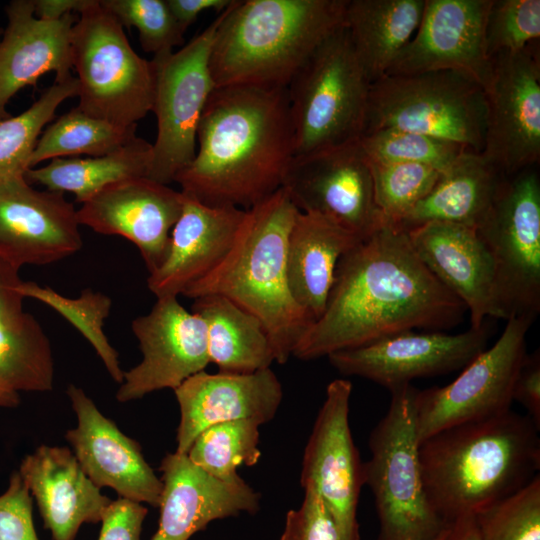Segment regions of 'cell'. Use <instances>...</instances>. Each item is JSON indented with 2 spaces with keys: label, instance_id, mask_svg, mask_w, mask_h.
Here are the masks:
<instances>
[{
  "label": "cell",
  "instance_id": "1",
  "mask_svg": "<svg viewBox=\"0 0 540 540\" xmlns=\"http://www.w3.org/2000/svg\"><path fill=\"white\" fill-rule=\"evenodd\" d=\"M466 311L419 259L407 232L385 224L340 258L325 308L292 357L314 360L405 331L451 329Z\"/></svg>",
  "mask_w": 540,
  "mask_h": 540
},
{
  "label": "cell",
  "instance_id": "2",
  "mask_svg": "<svg viewBox=\"0 0 540 540\" xmlns=\"http://www.w3.org/2000/svg\"><path fill=\"white\" fill-rule=\"evenodd\" d=\"M196 141L174 181L180 191L209 206L252 208L282 187L295 155L287 88H215Z\"/></svg>",
  "mask_w": 540,
  "mask_h": 540
},
{
  "label": "cell",
  "instance_id": "3",
  "mask_svg": "<svg viewBox=\"0 0 540 540\" xmlns=\"http://www.w3.org/2000/svg\"><path fill=\"white\" fill-rule=\"evenodd\" d=\"M540 427L526 414L443 429L419 444L424 491L447 524L525 487L540 469Z\"/></svg>",
  "mask_w": 540,
  "mask_h": 540
},
{
  "label": "cell",
  "instance_id": "4",
  "mask_svg": "<svg viewBox=\"0 0 540 540\" xmlns=\"http://www.w3.org/2000/svg\"><path fill=\"white\" fill-rule=\"evenodd\" d=\"M297 212L282 187L246 210L225 258L182 294L192 299L219 295L256 316L279 364L292 357L314 322L296 303L288 283L287 242Z\"/></svg>",
  "mask_w": 540,
  "mask_h": 540
},
{
  "label": "cell",
  "instance_id": "5",
  "mask_svg": "<svg viewBox=\"0 0 540 540\" xmlns=\"http://www.w3.org/2000/svg\"><path fill=\"white\" fill-rule=\"evenodd\" d=\"M347 0H233L209 60L215 88H287L315 49L345 26Z\"/></svg>",
  "mask_w": 540,
  "mask_h": 540
},
{
  "label": "cell",
  "instance_id": "6",
  "mask_svg": "<svg viewBox=\"0 0 540 540\" xmlns=\"http://www.w3.org/2000/svg\"><path fill=\"white\" fill-rule=\"evenodd\" d=\"M411 384L395 387L385 416L369 436L371 457L363 462L380 523L378 540H434L449 525L426 497L419 459L416 399Z\"/></svg>",
  "mask_w": 540,
  "mask_h": 540
},
{
  "label": "cell",
  "instance_id": "7",
  "mask_svg": "<svg viewBox=\"0 0 540 540\" xmlns=\"http://www.w3.org/2000/svg\"><path fill=\"white\" fill-rule=\"evenodd\" d=\"M369 82L346 26L329 35L287 86L294 157L358 141Z\"/></svg>",
  "mask_w": 540,
  "mask_h": 540
},
{
  "label": "cell",
  "instance_id": "8",
  "mask_svg": "<svg viewBox=\"0 0 540 540\" xmlns=\"http://www.w3.org/2000/svg\"><path fill=\"white\" fill-rule=\"evenodd\" d=\"M485 127L484 89L461 73L385 75L370 85L363 135L410 131L481 154Z\"/></svg>",
  "mask_w": 540,
  "mask_h": 540
},
{
  "label": "cell",
  "instance_id": "9",
  "mask_svg": "<svg viewBox=\"0 0 540 540\" xmlns=\"http://www.w3.org/2000/svg\"><path fill=\"white\" fill-rule=\"evenodd\" d=\"M123 28L100 0H94L72 28V68L81 111L132 126L152 111L155 77L152 61L133 50Z\"/></svg>",
  "mask_w": 540,
  "mask_h": 540
},
{
  "label": "cell",
  "instance_id": "10",
  "mask_svg": "<svg viewBox=\"0 0 540 540\" xmlns=\"http://www.w3.org/2000/svg\"><path fill=\"white\" fill-rule=\"evenodd\" d=\"M493 260L497 318L540 312V180L534 167L507 177L475 227Z\"/></svg>",
  "mask_w": 540,
  "mask_h": 540
},
{
  "label": "cell",
  "instance_id": "11",
  "mask_svg": "<svg viewBox=\"0 0 540 540\" xmlns=\"http://www.w3.org/2000/svg\"><path fill=\"white\" fill-rule=\"evenodd\" d=\"M223 12L177 52L151 60L157 135L147 178L153 181L174 182L195 157L199 121L215 89L209 60Z\"/></svg>",
  "mask_w": 540,
  "mask_h": 540
},
{
  "label": "cell",
  "instance_id": "12",
  "mask_svg": "<svg viewBox=\"0 0 540 540\" xmlns=\"http://www.w3.org/2000/svg\"><path fill=\"white\" fill-rule=\"evenodd\" d=\"M532 323L522 317L507 320L496 342L466 365L455 380L418 390L420 443L443 429L512 410L514 383L527 354L526 336Z\"/></svg>",
  "mask_w": 540,
  "mask_h": 540
},
{
  "label": "cell",
  "instance_id": "13",
  "mask_svg": "<svg viewBox=\"0 0 540 540\" xmlns=\"http://www.w3.org/2000/svg\"><path fill=\"white\" fill-rule=\"evenodd\" d=\"M486 127L481 155L510 177L540 159V57L538 42L492 57L484 89Z\"/></svg>",
  "mask_w": 540,
  "mask_h": 540
},
{
  "label": "cell",
  "instance_id": "14",
  "mask_svg": "<svg viewBox=\"0 0 540 540\" xmlns=\"http://www.w3.org/2000/svg\"><path fill=\"white\" fill-rule=\"evenodd\" d=\"M282 188L300 212L327 218L360 238L385 225L359 140L294 157Z\"/></svg>",
  "mask_w": 540,
  "mask_h": 540
},
{
  "label": "cell",
  "instance_id": "15",
  "mask_svg": "<svg viewBox=\"0 0 540 540\" xmlns=\"http://www.w3.org/2000/svg\"><path fill=\"white\" fill-rule=\"evenodd\" d=\"M351 393L349 380L335 379L328 384L303 453L300 474L302 488L321 498L341 540H360L356 513L364 485L363 462L349 425Z\"/></svg>",
  "mask_w": 540,
  "mask_h": 540
},
{
  "label": "cell",
  "instance_id": "16",
  "mask_svg": "<svg viewBox=\"0 0 540 540\" xmlns=\"http://www.w3.org/2000/svg\"><path fill=\"white\" fill-rule=\"evenodd\" d=\"M489 336L485 324L458 334L410 330L332 353L328 359L343 375L362 377L391 390L413 379L463 369L487 348Z\"/></svg>",
  "mask_w": 540,
  "mask_h": 540
},
{
  "label": "cell",
  "instance_id": "17",
  "mask_svg": "<svg viewBox=\"0 0 540 540\" xmlns=\"http://www.w3.org/2000/svg\"><path fill=\"white\" fill-rule=\"evenodd\" d=\"M131 328L143 357L124 372L116 392L119 402L140 399L161 389L175 390L210 363L205 323L177 297L157 298L150 312L135 318Z\"/></svg>",
  "mask_w": 540,
  "mask_h": 540
},
{
  "label": "cell",
  "instance_id": "18",
  "mask_svg": "<svg viewBox=\"0 0 540 540\" xmlns=\"http://www.w3.org/2000/svg\"><path fill=\"white\" fill-rule=\"evenodd\" d=\"M492 0H425L419 26L385 75L461 73L485 89L492 58L485 26ZM384 75V76H385Z\"/></svg>",
  "mask_w": 540,
  "mask_h": 540
},
{
  "label": "cell",
  "instance_id": "19",
  "mask_svg": "<svg viewBox=\"0 0 540 540\" xmlns=\"http://www.w3.org/2000/svg\"><path fill=\"white\" fill-rule=\"evenodd\" d=\"M182 206L181 191L147 177H136L108 185L82 203L76 215L80 225L132 242L151 273L166 256Z\"/></svg>",
  "mask_w": 540,
  "mask_h": 540
},
{
  "label": "cell",
  "instance_id": "20",
  "mask_svg": "<svg viewBox=\"0 0 540 540\" xmlns=\"http://www.w3.org/2000/svg\"><path fill=\"white\" fill-rule=\"evenodd\" d=\"M79 225L64 193L37 190L25 177L0 185V257L18 269L78 252Z\"/></svg>",
  "mask_w": 540,
  "mask_h": 540
},
{
  "label": "cell",
  "instance_id": "21",
  "mask_svg": "<svg viewBox=\"0 0 540 540\" xmlns=\"http://www.w3.org/2000/svg\"><path fill=\"white\" fill-rule=\"evenodd\" d=\"M67 395L77 426L67 430L66 440L89 479L109 487L121 498L158 507L162 481L145 460L141 446L105 417L83 389L74 384Z\"/></svg>",
  "mask_w": 540,
  "mask_h": 540
},
{
  "label": "cell",
  "instance_id": "22",
  "mask_svg": "<svg viewBox=\"0 0 540 540\" xmlns=\"http://www.w3.org/2000/svg\"><path fill=\"white\" fill-rule=\"evenodd\" d=\"M174 393L180 410L175 451L179 454H187L195 438L212 425L238 420L268 423L283 398L282 385L271 368L249 374L201 371Z\"/></svg>",
  "mask_w": 540,
  "mask_h": 540
},
{
  "label": "cell",
  "instance_id": "23",
  "mask_svg": "<svg viewBox=\"0 0 540 540\" xmlns=\"http://www.w3.org/2000/svg\"><path fill=\"white\" fill-rule=\"evenodd\" d=\"M406 232L422 263L465 305L470 327L497 318L493 260L474 227L430 222Z\"/></svg>",
  "mask_w": 540,
  "mask_h": 540
},
{
  "label": "cell",
  "instance_id": "24",
  "mask_svg": "<svg viewBox=\"0 0 540 540\" xmlns=\"http://www.w3.org/2000/svg\"><path fill=\"white\" fill-rule=\"evenodd\" d=\"M160 518L151 540H189L215 520L255 514L260 495L245 481L221 482L192 463L186 454L168 453L160 465Z\"/></svg>",
  "mask_w": 540,
  "mask_h": 540
},
{
  "label": "cell",
  "instance_id": "25",
  "mask_svg": "<svg viewBox=\"0 0 540 540\" xmlns=\"http://www.w3.org/2000/svg\"><path fill=\"white\" fill-rule=\"evenodd\" d=\"M182 194L181 215L172 228L166 256L147 278L156 298L178 297L212 271L230 251L245 218L246 210L209 206Z\"/></svg>",
  "mask_w": 540,
  "mask_h": 540
},
{
  "label": "cell",
  "instance_id": "26",
  "mask_svg": "<svg viewBox=\"0 0 540 540\" xmlns=\"http://www.w3.org/2000/svg\"><path fill=\"white\" fill-rule=\"evenodd\" d=\"M5 12L7 25L0 36V120L8 117L10 99L35 85L43 74L54 71L56 82L73 77L71 35L79 18L70 13L54 21L39 19L33 0H12Z\"/></svg>",
  "mask_w": 540,
  "mask_h": 540
},
{
  "label": "cell",
  "instance_id": "27",
  "mask_svg": "<svg viewBox=\"0 0 540 540\" xmlns=\"http://www.w3.org/2000/svg\"><path fill=\"white\" fill-rule=\"evenodd\" d=\"M18 472L53 540H75L82 524L101 522L112 501L89 479L67 447L39 446L23 458Z\"/></svg>",
  "mask_w": 540,
  "mask_h": 540
},
{
  "label": "cell",
  "instance_id": "28",
  "mask_svg": "<svg viewBox=\"0 0 540 540\" xmlns=\"http://www.w3.org/2000/svg\"><path fill=\"white\" fill-rule=\"evenodd\" d=\"M362 239L327 218L298 210L288 235L287 276L294 300L313 321L325 308L338 261Z\"/></svg>",
  "mask_w": 540,
  "mask_h": 540
},
{
  "label": "cell",
  "instance_id": "29",
  "mask_svg": "<svg viewBox=\"0 0 540 540\" xmlns=\"http://www.w3.org/2000/svg\"><path fill=\"white\" fill-rule=\"evenodd\" d=\"M505 176L481 154L462 153L432 190L402 219L398 228L442 222L476 227L491 207Z\"/></svg>",
  "mask_w": 540,
  "mask_h": 540
},
{
  "label": "cell",
  "instance_id": "30",
  "mask_svg": "<svg viewBox=\"0 0 540 540\" xmlns=\"http://www.w3.org/2000/svg\"><path fill=\"white\" fill-rule=\"evenodd\" d=\"M425 0H347L345 26L370 83L382 78L416 32Z\"/></svg>",
  "mask_w": 540,
  "mask_h": 540
},
{
  "label": "cell",
  "instance_id": "31",
  "mask_svg": "<svg viewBox=\"0 0 540 540\" xmlns=\"http://www.w3.org/2000/svg\"><path fill=\"white\" fill-rule=\"evenodd\" d=\"M193 300L191 311L205 323L209 360L219 372L249 374L275 362L267 332L256 316L219 295Z\"/></svg>",
  "mask_w": 540,
  "mask_h": 540
},
{
  "label": "cell",
  "instance_id": "32",
  "mask_svg": "<svg viewBox=\"0 0 540 540\" xmlns=\"http://www.w3.org/2000/svg\"><path fill=\"white\" fill-rule=\"evenodd\" d=\"M152 161V144L136 136L120 149L99 157L55 158L40 168L28 169L24 175L31 184L55 192H71L78 203H84L115 182L147 177Z\"/></svg>",
  "mask_w": 540,
  "mask_h": 540
},
{
  "label": "cell",
  "instance_id": "33",
  "mask_svg": "<svg viewBox=\"0 0 540 540\" xmlns=\"http://www.w3.org/2000/svg\"><path fill=\"white\" fill-rule=\"evenodd\" d=\"M0 380L16 392L53 389L50 341L38 320L23 310L0 319Z\"/></svg>",
  "mask_w": 540,
  "mask_h": 540
},
{
  "label": "cell",
  "instance_id": "34",
  "mask_svg": "<svg viewBox=\"0 0 540 540\" xmlns=\"http://www.w3.org/2000/svg\"><path fill=\"white\" fill-rule=\"evenodd\" d=\"M137 125L119 126L87 115L77 106L49 124L40 135L30 159V169L47 159L99 157L134 139Z\"/></svg>",
  "mask_w": 540,
  "mask_h": 540
},
{
  "label": "cell",
  "instance_id": "35",
  "mask_svg": "<svg viewBox=\"0 0 540 540\" xmlns=\"http://www.w3.org/2000/svg\"><path fill=\"white\" fill-rule=\"evenodd\" d=\"M76 77L56 82L24 112L0 120V185L24 177L43 128L66 99L78 96Z\"/></svg>",
  "mask_w": 540,
  "mask_h": 540
},
{
  "label": "cell",
  "instance_id": "36",
  "mask_svg": "<svg viewBox=\"0 0 540 540\" xmlns=\"http://www.w3.org/2000/svg\"><path fill=\"white\" fill-rule=\"evenodd\" d=\"M259 427L252 420L212 425L195 438L186 455L211 477L227 484L241 483L237 468L254 466L261 457Z\"/></svg>",
  "mask_w": 540,
  "mask_h": 540
},
{
  "label": "cell",
  "instance_id": "37",
  "mask_svg": "<svg viewBox=\"0 0 540 540\" xmlns=\"http://www.w3.org/2000/svg\"><path fill=\"white\" fill-rule=\"evenodd\" d=\"M20 292L24 298H33L48 305L70 322L93 346L112 379L122 383L124 371L120 367L118 352L103 330L112 306L107 295L87 288L79 297L70 298L32 281H23Z\"/></svg>",
  "mask_w": 540,
  "mask_h": 540
},
{
  "label": "cell",
  "instance_id": "38",
  "mask_svg": "<svg viewBox=\"0 0 540 540\" xmlns=\"http://www.w3.org/2000/svg\"><path fill=\"white\" fill-rule=\"evenodd\" d=\"M367 162L375 203L385 224L397 228L412 208L432 190L441 174L433 167L417 163H384L368 159Z\"/></svg>",
  "mask_w": 540,
  "mask_h": 540
},
{
  "label": "cell",
  "instance_id": "39",
  "mask_svg": "<svg viewBox=\"0 0 540 540\" xmlns=\"http://www.w3.org/2000/svg\"><path fill=\"white\" fill-rule=\"evenodd\" d=\"M359 143L370 161L417 163L433 167L440 172L449 168L462 153L467 151L452 142L394 129L365 134L359 139Z\"/></svg>",
  "mask_w": 540,
  "mask_h": 540
},
{
  "label": "cell",
  "instance_id": "40",
  "mask_svg": "<svg viewBox=\"0 0 540 540\" xmlns=\"http://www.w3.org/2000/svg\"><path fill=\"white\" fill-rule=\"evenodd\" d=\"M481 540H540V476L474 515Z\"/></svg>",
  "mask_w": 540,
  "mask_h": 540
},
{
  "label": "cell",
  "instance_id": "41",
  "mask_svg": "<svg viewBox=\"0 0 540 540\" xmlns=\"http://www.w3.org/2000/svg\"><path fill=\"white\" fill-rule=\"evenodd\" d=\"M124 27L138 30L145 52L161 56L184 46L185 29L172 14L166 0H100Z\"/></svg>",
  "mask_w": 540,
  "mask_h": 540
},
{
  "label": "cell",
  "instance_id": "42",
  "mask_svg": "<svg viewBox=\"0 0 540 540\" xmlns=\"http://www.w3.org/2000/svg\"><path fill=\"white\" fill-rule=\"evenodd\" d=\"M540 37L539 0H492L485 26L487 52L519 51Z\"/></svg>",
  "mask_w": 540,
  "mask_h": 540
},
{
  "label": "cell",
  "instance_id": "43",
  "mask_svg": "<svg viewBox=\"0 0 540 540\" xmlns=\"http://www.w3.org/2000/svg\"><path fill=\"white\" fill-rule=\"evenodd\" d=\"M280 540H341L337 526L321 498L304 490L297 509L287 512Z\"/></svg>",
  "mask_w": 540,
  "mask_h": 540
},
{
  "label": "cell",
  "instance_id": "44",
  "mask_svg": "<svg viewBox=\"0 0 540 540\" xmlns=\"http://www.w3.org/2000/svg\"><path fill=\"white\" fill-rule=\"evenodd\" d=\"M0 540H39L32 495L18 471L12 472L6 491L0 495Z\"/></svg>",
  "mask_w": 540,
  "mask_h": 540
},
{
  "label": "cell",
  "instance_id": "45",
  "mask_svg": "<svg viewBox=\"0 0 540 540\" xmlns=\"http://www.w3.org/2000/svg\"><path fill=\"white\" fill-rule=\"evenodd\" d=\"M147 513L141 503L121 497L112 500L102 516L98 540H141Z\"/></svg>",
  "mask_w": 540,
  "mask_h": 540
},
{
  "label": "cell",
  "instance_id": "46",
  "mask_svg": "<svg viewBox=\"0 0 540 540\" xmlns=\"http://www.w3.org/2000/svg\"><path fill=\"white\" fill-rule=\"evenodd\" d=\"M513 401L520 403L536 425L540 427V352L526 354L518 371Z\"/></svg>",
  "mask_w": 540,
  "mask_h": 540
},
{
  "label": "cell",
  "instance_id": "47",
  "mask_svg": "<svg viewBox=\"0 0 540 540\" xmlns=\"http://www.w3.org/2000/svg\"><path fill=\"white\" fill-rule=\"evenodd\" d=\"M17 267L0 257V319L23 310V280Z\"/></svg>",
  "mask_w": 540,
  "mask_h": 540
},
{
  "label": "cell",
  "instance_id": "48",
  "mask_svg": "<svg viewBox=\"0 0 540 540\" xmlns=\"http://www.w3.org/2000/svg\"><path fill=\"white\" fill-rule=\"evenodd\" d=\"M233 0H166L172 14L178 23L187 30L197 19L198 15L206 10L223 12Z\"/></svg>",
  "mask_w": 540,
  "mask_h": 540
},
{
  "label": "cell",
  "instance_id": "49",
  "mask_svg": "<svg viewBox=\"0 0 540 540\" xmlns=\"http://www.w3.org/2000/svg\"><path fill=\"white\" fill-rule=\"evenodd\" d=\"M94 0H33L34 14L43 20H59L67 14L80 15Z\"/></svg>",
  "mask_w": 540,
  "mask_h": 540
},
{
  "label": "cell",
  "instance_id": "50",
  "mask_svg": "<svg viewBox=\"0 0 540 540\" xmlns=\"http://www.w3.org/2000/svg\"><path fill=\"white\" fill-rule=\"evenodd\" d=\"M450 540H481L475 517L468 516L455 521Z\"/></svg>",
  "mask_w": 540,
  "mask_h": 540
},
{
  "label": "cell",
  "instance_id": "51",
  "mask_svg": "<svg viewBox=\"0 0 540 540\" xmlns=\"http://www.w3.org/2000/svg\"><path fill=\"white\" fill-rule=\"evenodd\" d=\"M20 403L18 392L0 380V407L14 408Z\"/></svg>",
  "mask_w": 540,
  "mask_h": 540
},
{
  "label": "cell",
  "instance_id": "52",
  "mask_svg": "<svg viewBox=\"0 0 540 540\" xmlns=\"http://www.w3.org/2000/svg\"><path fill=\"white\" fill-rule=\"evenodd\" d=\"M453 530V523L449 525L439 536H437L434 540H450Z\"/></svg>",
  "mask_w": 540,
  "mask_h": 540
}]
</instances>
